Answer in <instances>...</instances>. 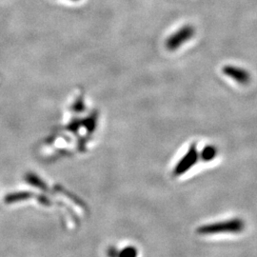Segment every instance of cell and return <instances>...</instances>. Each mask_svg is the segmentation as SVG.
Segmentation results:
<instances>
[{
  "mask_svg": "<svg viewBox=\"0 0 257 257\" xmlns=\"http://www.w3.org/2000/svg\"><path fill=\"white\" fill-rule=\"evenodd\" d=\"M223 74L226 76L230 77V79H232L233 81L245 85L248 84L250 81V74L247 70L236 67V66H225L222 70Z\"/></svg>",
  "mask_w": 257,
  "mask_h": 257,
  "instance_id": "4",
  "label": "cell"
},
{
  "mask_svg": "<svg viewBox=\"0 0 257 257\" xmlns=\"http://www.w3.org/2000/svg\"><path fill=\"white\" fill-rule=\"evenodd\" d=\"M198 157L199 155L196 147L194 145L191 146L187 151V153L180 158V160L175 165L173 171V175L175 176H180L189 172L193 166L197 163Z\"/></svg>",
  "mask_w": 257,
  "mask_h": 257,
  "instance_id": "3",
  "label": "cell"
},
{
  "mask_svg": "<svg viewBox=\"0 0 257 257\" xmlns=\"http://www.w3.org/2000/svg\"><path fill=\"white\" fill-rule=\"evenodd\" d=\"M194 34H195V30L191 25H187V26L180 28L171 37L167 38L165 43L167 50H169L171 52L178 50L185 43L190 41V39L193 38Z\"/></svg>",
  "mask_w": 257,
  "mask_h": 257,
  "instance_id": "2",
  "label": "cell"
},
{
  "mask_svg": "<svg viewBox=\"0 0 257 257\" xmlns=\"http://www.w3.org/2000/svg\"><path fill=\"white\" fill-rule=\"evenodd\" d=\"M217 155V150L214 146H207L203 149L201 157L204 161H211Z\"/></svg>",
  "mask_w": 257,
  "mask_h": 257,
  "instance_id": "6",
  "label": "cell"
},
{
  "mask_svg": "<svg viewBox=\"0 0 257 257\" xmlns=\"http://www.w3.org/2000/svg\"><path fill=\"white\" fill-rule=\"evenodd\" d=\"M245 224L238 218L221 221L213 224H208L198 228L196 232L199 235H217V234H236L242 232Z\"/></svg>",
  "mask_w": 257,
  "mask_h": 257,
  "instance_id": "1",
  "label": "cell"
},
{
  "mask_svg": "<svg viewBox=\"0 0 257 257\" xmlns=\"http://www.w3.org/2000/svg\"><path fill=\"white\" fill-rule=\"evenodd\" d=\"M110 257H138V250L134 247H128L122 250H116L115 248H110L109 250Z\"/></svg>",
  "mask_w": 257,
  "mask_h": 257,
  "instance_id": "5",
  "label": "cell"
},
{
  "mask_svg": "<svg viewBox=\"0 0 257 257\" xmlns=\"http://www.w3.org/2000/svg\"><path fill=\"white\" fill-rule=\"evenodd\" d=\"M74 1H75V0H74Z\"/></svg>",
  "mask_w": 257,
  "mask_h": 257,
  "instance_id": "7",
  "label": "cell"
}]
</instances>
